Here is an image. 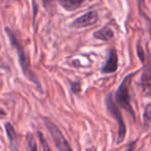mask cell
I'll return each instance as SVG.
<instances>
[{"label": "cell", "instance_id": "1", "mask_svg": "<svg viewBox=\"0 0 151 151\" xmlns=\"http://www.w3.org/2000/svg\"><path fill=\"white\" fill-rule=\"evenodd\" d=\"M5 32H6L7 36H9L12 46L17 51L18 57H19V62L22 67V70H23V73H24V76H25L28 80L32 81V82L35 83L36 85H38V80H37V78H36V76L34 75L33 71L30 69L29 60H28V57H27V55H26V52H25V50H24L22 44L19 42V40L17 38L16 34L14 33L9 28H7V27L5 28Z\"/></svg>", "mask_w": 151, "mask_h": 151}, {"label": "cell", "instance_id": "2", "mask_svg": "<svg viewBox=\"0 0 151 151\" xmlns=\"http://www.w3.org/2000/svg\"><path fill=\"white\" fill-rule=\"evenodd\" d=\"M134 73H129L128 76H126L124 80L122 81V83L120 84V86L118 87L117 91H116L115 99L116 103L120 106L121 108H123L125 111H127L132 117L134 118V112L132 110V107L130 105V95H129V86L132 80L134 78Z\"/></svg>", "mask_w": 151, "mask_h": 151}, {"label": "cell", "instance_id": "3", "mask_svg": "<svg viewBox=\"0 0 151 151\" xmlns=\"http://www.w3.org/2000/svg\"><path fill=\"white\" fill-rule=\"evenodd\" d=\"M106 106H107V109L109 111V113L113 116L114 119L116 120V122L118 124V134H117V140H116V142H117V144H120V143L123 142L124 138H125L126 126L121 111H120L118 106L114 101L112 93H110L107 96V99H106Z\"/></svg>", "mask_w": 151, "mask_h": 151}, {"label": "cell", "instance_id": "4", "mask_svg": "<svg viewBox=\"0 0 151 151\" xmlns=\"http://www.w3.org/2000/svg\"><path fill=\"white\" fill-rule=\"evenodd\" d=\"M42 120H44L45 125L51 134V137H52L53 141H54L56 147L59 149V151H73L70 145L68 144L67 140L64 138L61 130L56 126V124L51 121L49 118H44Z\"/></svg>", "mask_w": 151, "mask_h": 151}, {"label": "cell", "instance_id": "5", "mask_svg": "<svg viewBox=\"0 0 151 151\" xmlns=\"http://www.w3.org/2000/svg\"><path fill=\"white\" fill-rule=\"evenodd\" d=\"M99 21V14L96 11H91L88 13L84 14V15L80 16L79 18L75 20L73 22V26L76 28H82V27H87L95 24Z\"/></svg>", "mask_w": 151, "mask_h": 151}, {"label": "cell", "instance_id": "6", "mask_svg": "<svg viewBox=\"0 0 151 151\" xmlns=\"http://www.w3.org/2000/svg\"><path fill=\"white\" fill-rule=\"evenodd\" d=\"M118 68V56L115 49H111L109 51L108 59L106 61L105 65L101 68V73H113Z\"/></svg>", "mask_w": 151, "mask_h": 151}, {"label": "cell", "instance_id": "7", "mask_svg": "<svg viewBox=\"0 0 151 151\" xmlns=\"http://www.w3.org/2000/svg\"><path fill=\"white\" fill-rule=\"evenodd\" d=\"M141 85L143 87V90L145 91L147 95L150 94L151 91V62L150 59L147 60L146 65L144 66L142 77H141Z\"/></svg>", "mask_w": 151, "mask_h": 151}, {"label": "cell", "instance_id": "8", "mask_svg": "<svg viewBox=\"0 0 151 151\" xmlns=\"http://www.w3.org/2000/svg\"><path fill=\"white\" fill-rule=\"evenodd\" d=\"M5 132H6V136L9 141V146L12 148V151H17L18 146H19V140H18L17 132H16L15 127L11 122H6L4 124Z\"/></svg>", "mask_w": 151, "mask_h": 151}, {"label": "cell", "instance_id": "9", "mask_svg": "<svg viewBox=\"0 0 151 151\" xmlns=\"http://www.w3.org/2000/svg\"><path fill=\"white\" fill-rule=\"evenodd\" d=\"M95 38L99 40H104V42H108V40H111L114 37V31L110 27L106 26V27L101 28V29L97 30L93 34Z\"/></svg>", "mask_w": 151, "mask_h": 151}, {"label": "cell", "instance_id": "10", "mask_svg": "<svg viewBox=\"0 0 151 151\" xmlns=\"http://www.w3.org/2000/svg\"><path fill=\"white\" fill-rule=\"evenodd\" d=\"M86 0H59V4L68 12H73L78 9Z\"/></svg>", "mask_w": 151, "mask_h": 151}, {"label": "cell", "instance_id": "11", "mask_svg": "<svg viewBox=\"0 0 151 151\" xmlns=\"http://www.w3.org/2000/svg\"><path fill=\"white\" fill-rule=\"evenodd\" d=\"M143 120H144L145 125H150L151 124V104L145 107L144 114H143Z\"/></svg>", "mask_w": 151, "mask_h": 151}, {"label": "cell", "instance_id": "12", "mask_svg": "<svg viewBox=\"0 0 151 151\" xmlns=\"http://www.w3.org/2000/svg\"><path fill=\"white\" fill-rule=\"evenodd\" d=\"M38 139L40 141V144H42V148L44 151H51V148L49 146V143L47 142V140L45 139L44 134H42L40 132H38Z\"/></svg>", "mask_w": 151, "mask_h": 151}, {"label": "cell", "instance_id": "13", "mask_svg": "<svg viewBox=\"0 0 151 151\" xmlns=\"http://www.w3.org/2000/svg\"><path fill=\"white\" fill-rule=\"evenodd\" d=\"M28 146H29V151H37V145L31 134L28 136Z\"/></svg>", "mask_w": 151, "mask_h": 151}, {"label": "cell", "instance_id": "14", "mask_svg": "<svg viewBox=\"0 0 151 151\" xmlns=\"http://www.w3.org/2000/svg\"><path fill=\"white\" fill-rule=\"evenodd\" d=\"M137 51H138V56H139V58H140V60L144 63L145 60H146V59H145V53H144V49L142 48L140 42H139L138 46H137Z\"/></svg>", "mask_w": 151, "mask_h": 151}, {"label": "cell", "instance_id": "15", "mask_svg": "<svg viewBox=\"0 0 151 151\" xmlns=\"http://www.w3.org/2000/svg\"><path fill=\"white\" fill-rule=\"evenodd\" d=\"M136 141H134V142H132L129 145H128V147L126 148V150L125 151H132L134 149V146H136Z\"/></svg>", "mask_w": 151, "mask_h": 151}, {"label": "cell", "instance_id": "16", "mask_svg": "<svg viewBox=\"0 0 151 151\" xmlns=\"http://www.w3.org/2000/svg\"><path fill=\"white\" fill-rule=\"evenodd\" d=\"M53 0H42V3H44L45 5H47L48 3H50V2H52Z\"/></svg>", "mask_w": 151, "mask_h": 151}, {"label": "cell", "instance_id": "17", "mask_svg": "<svg viewBox=\"0 0 151 151\" xmlns=\"http://www.w3.org/2000/svg\"><path fill=\"white\" fill-rule=\"evenodd\" d=\"M139 2H140V3H143V2H144V0H139Z\"/></svg>", "mask_w": 151, "mask_h": 151}, {"label": "cell", "instance_id": "18", "mask_svg": "<svg viewBox=\"0 0 151 151\" xmlns=\"http://www.w3.org/2000/svg\"><path fill=\"white\" fill-rule=\"evenodd\" d=\"M86 151H92V150H91V149H87Z\"/></svg>", "mask_w": 151, "mask_h": 151}, {"label": "cell", "instance_id": "19", "mask_svg": "<svg viewBox=\"0 0 151 151\" xmlns=\"http://www.w3.org/2000/svg\"><path fill=\"white\" fill-rule=\"evenodd\" d=\"M1 66H2V64H1V62H0V67H1Z\"/></svg>", "mask_w": 151, "mask_h": 151}]
</instances>
